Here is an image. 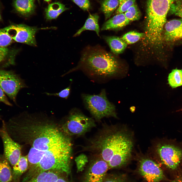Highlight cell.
Instances as JSON below:
<instances>
[{"label":"cell","mask_w":182,"mask_h":182,"mask_svg":"<svg viewBox=\"0 0 182 182\" xmlns=\"http://www.w3.org/2000/svg\"><path fill=\"white\" fill-rule=\"evenodd\" d=\"M71 91L70 85L61 91L59 92L56 93H50L45 92L44 93L49 96H54L67 99Z\"/></svg>","instance_id":"cell-31"},{"label":"cell","mask_w":182,"mask_h":182,"mask_svg":"<svg viewBox=\"0 0 182 182\" xmlns=\"http://www.w3.org/2000/svg\"><path fill=\"white\" fill-rule=\"evenodd\" d=\"M139 164L140 174L147 182H160L164 178L162 170L153 160L147 158H142Z\"/></svg>","instance_id":"cell-12"},{"label":"cell","mask_w":182,"mask_h":182,"mask_svg":"<svg viewBox=\"0 0 182 182\" xmlns=\"http://www.w3.org/2000/svg\"><path fill=\"white\" fill-rule=\"evenodd\" d=\"M80 69L91 76L106 78L119 75L120 65L111 54L97 46L84 49L79 64L73 70Z\"/></svg>","instance_id":"cell-3"},{"label":"cell","mask_w":182,"mask_h":182,"mask_svg":"<svg viewBox=\"0 0 182 182\" xmlns=\"http://www.w3.org/2000/svg\"><path fill=\"white\" fill-rule=\"evenodd\" d=\"M12 40L5 28L0 29V47H7L12 43Z\"/></svg>","instance_id":"cell-27"},{"label":"cell","mask_w":182,"mask_h":182,"mask_svg":"<svg viewBox=\"0 0 182 182\" xmlns=\"http://www.w3.org/2000/svg\"><path fill=\"white\" fill-rule=\"evenodd\" d=\"M125 178L121 175H107L103 182H128Z\"/></svg>","instance_id":"cell-32"},{"label":"cell","mask_w":182,"mask_h":182,"mask_svg":"<svg viewBox=\"0 0 182 182\" xmlns=\"http://www.w3.org/2000/svg\"><path fill=\"white\" fill-rule=\"evenodd\" d=\"M163 39L169 44L182 39V18L172 20L166 23Z\"/></svg>","instance_id":"cell-13"},{"label":"cell","mask_w":182,"mask_h":182,"mask_svg":"<svg viewBox=\"0 0 182 182\" xmlns=\"http://www.w3.org/2000/svg\"><path fill=\"white\" fill-rule=\"evenodd\" d=\"M3 102L8 105H12V104L8 100L5 93L0 87V102Z\"/></svg>","instance_id":"cell-34"},{"label":"cell","mask_w":182,"mask_h":182,"mask_svg":"<svg viewBox=\"0 0 182 182\" xmlns=\"http://www.w3.org/2000/svg\"><path fill=\"white\" fill-rule=\"evenodd\" d=\"M99 16L97 14H90L84 25L74 35V37L78 36L83 31L86 30L94 31L99 36V27L98 24Z\"/></svg>","instance_id":"cell-17"},{"label":"cell","mask_w":182,"mask_h":182,"mask_svg":"<svg viewBox=\"0 0 182 182\" xmlns=\"http://www.w3.org/2000/svg\"><path fill=\"white\" fill-rule=\"evenodd\" d=\"M168 83L172 88L182 85V69L172 70L168 77Z\"/></svg>","instance_id":"cell-23"},{"label":"cell","mask_w":182,"mask_h":182,"mask_svg":"<svg viewBox=\"0 0 182 182\" xmlns=\"http://www.w3.org/2000/svg\"><path fill=\"white\" fill-rule=\"evenodd\" d=\"M0 136L3 144V155L9 163L13 166L17 163L21 156V147L8 133L4 121H3L2 126L0 128Z\"/></svg>","instance_id":"cell-9"},{"label":"cell","mask_w":182,"mask_h":182,"mask_svg":"<svg viewBox=\"0 0 182 182\" xmlns=\"http://www.w3.org/2000/svg\"><path fill=\"white\" fill-rule=\"evenodd\" d=\"M77 172L82 171L88 162V158L85 154H81L75 159Z\"/></svg>","instance_id":"cell-28"},{"label":"cell","mask_w":182,"mask_h":182,"mask_svg":"<svg viewBox=\"0 0 182 182\" xmlns=\"http://www.w3.org/2000/svg\"><path fill=\"white\" fill-rule=\"evenodd\" d=\"M136 0H118V7L116 14L124 13L131 6L135 4Z\"/></svg>","instance_id":"cell-29"},{"label":"cell","mask_w":182,"mask_h":182,"mask_svg":"<svg viewBox=\"0 0 182 182\" xmlns=\"http://www.w3.org/2000/svg\"><path fill=\"white\" fill-rule=\"evenodd\" d=\"M172 182H182V174L178 176Z\"/></svg>","instance_id":"cell-35"},{"label":"cell","mask_w":182,"mask_h":182,"mask_svg":"<svg viewBox=\"0 0 182 182\" xmlns=\"http://www.w3.org/2000/svg\"><path fill=\"white\" fill-rule=\"evenodd\" d=\"M130 22L126 17L124 13L117 14L105 22L101 30L119 29L128 24Z\"/></svg>","instance_id":"cell-15"},{"label":"cell","mask_w":182,"mask_h":182,"mask_svg":"<svg viewBox=\"0 0 182 182\" xmlns=\"http://www.w3.org/2000/svg\"><path fill=\"white\" fill-rule=\"evenodd\" d=\"M169 11L182 18V3L177 2L173 4L171 6Z\"/></svg>","instance_id":"cell-30"},{"label":"cell","mask_w":182,"mask_h":182,"mask_svg":"<svg viewBox=\"0 0 182 182\" xmlns=\"http://www.w3.org/2000/svg\"><path fill=\"white\" fill-rule=\"evenodd\" d=\"M68 9L64 5L59 2L52 3L49 5L45 9L46 18L48 20L56 19Z\"/></svg>","instance_id":"cell-19"},{"label":"cell","mask_w":182,"mask_h":182,"mask_svg":"<svg viewBox=\"0 0 182 182\" xmlns=\"http://www.w3.org/2000/svg\"><path fill=\"white\" fill-rule=\"evenodd\" d=\"M84 11H88L90 7L88 0H71Z\"/></svg>","instance_id":"cell-33"},{"label":"cell","mask_w":182,"mask_h":182,"mask_svg":"<svg viewBox=\"0 0 182 182\" xmlns=\"http://www.w3.org/2000/svg\"><path fill=\"white\" fill-rule=\"evenodd\" d=\"M124 14L130 21L138 20L141 15L140 10L135 4L130 6L124 12Z\"/></svg>","instance_id":"cell-26"},{"label":"cell","mask_w":182,"mask_h":182,"mask_svg":"<svg viewBox=\"0 0 182 182\" xmlns=\"http://www.w3.org/2000/svg\"><path fill=\"white\" fill-rule=\"evenodd\" d=\"M133 146L131 138L127 132L105 125L83 148L100 157L111 169L120 168L128 163Z\"/></svg>","instance_id":"cell-2"},{"label":"cell","mask_w":182,"mask_h":182,"mask_svg":"<svg viewBox=\"0 0 182 182\" xmlns=\"http://www.w3.org/2000/svg\"><path fill=\"white\" fill-rule=\"evenodd\" d=\"M12 5L15 12L25 17L33 14L36 7L34 0H13Z\"/></svg>","instance_id":"cell-14"},{"label":"cell","mask_w":182,"mask_h":182,"mask_svg":"<svg viewBox=\"0 0 182 182\" xmlns=\"http://www.w3.org/2000/svg\"><path fill=\"white\" fill-rule=\"evenodd\" d=\"M130 110L131 112H134L135 110V107L134 106L131 107L130 108Z\"/></svg>","instance_id":"cell-37"},{"label":"cell","mask_w":182,"mask_h":182,"mask_svg":"<svg viewBox=\"0 0 182 182\" xmlns=\"http://www.w3.org/2000/svg\"><path fill=\"white\" fill-rule=\"evenodd\" d=\"M0 118H1V116H0Z\"/></svg>","instance_id":"cell-39"},{"label":"cell","mask_w":182,"mask_h":182,"mask_svg":"<svg viewBox=\"0 0 182 182\" xmlns=\"http://www.w3.org/2000/svg\"><path fill=\"white\" fill-rule=\"evenodd\" d=\"M178 0H148L145 32L153 37H161L171 6Z\"/></svg>","instance_id":"cell-4"},{"label":"cell","mask_w":182,"mask_h":182,"mask_svg":"<svg viewBox=\"0 0 182 182\" xmlns=\"http://www.w3.org/2000/svg\"><path fill=\"white\" fill-rule=\"evenodd\" d=\"M3 9V7L2 3L0 1V21L2 20V12Z\"/></svg>","instance_id":"cell-36"},{"label":"cell","mask_w":182,"mask_h":182,"mask_svg":"<svg viewBox=\"0 0 182 182\" xmlns=\"http://www.w3.org/2000/svg\"><path fill=\"white\" fill-rule=\"evenodd\" d=\"M104 38L109 45L111 51L116 54L123 52L127 46L121 38L118 37L105 36Z\"/></svg>","instance_id":"cell-18"},{"label":"cell","mask_w":182,"mask_h":182,"mask_svg":"<svg viewBox=\"0 0 182 182\" xmlns=\"http://www.w3.org/2000/svg\"><path fill=\"white\" fill-rule=\"evenodd\" d=\"M96 126L93 119L74 109L70 111L61 130L69 136H79L84 135Z\"/></svg>","instance_id":"cell-6"},{"label":"cell","mask_w":182,"mask_h":182,"mask_svg":"<svg viewBox=\"0 0 182 182\" xmlns=\"http://www.w3.org/2000/svg\"><path fill=\"white\" fill-rule=\"evenodd\" d=\"M82 97L85 107L96 120L117 117L115 106L108 100L105 89L97 95L83 94Z\"/></svg>","instance_id":"cell-5"},{"label":"cell","mask_w":182,"mask_h":182,"mask_svg":"<svg viewBox=\"0 0 182 182\" xmlns=\"http://www.w3.org/2000/svg\"><path fill=\"white\" fill-rule=\"evenodd\" d=\"M119 5L118 0H103L101 4V9L106 19L109 18Z\"/></svg>","instance_id":"cell-24"},{"label":"cell","mask_w":182,"mask_h":182,"mask_svg":"<svg viewBox=\"0 0 182 182\" xmlns=\"http://www.w3.org/2000/svg\"><path fill=\"white\" fill-rule=\"evenodd\" d=\"M144 36V33L132 31L126 33L121 38L127 44H131L136 42Z\"/></svg>","instance_id":"cell-25"},{"label":"cell","mask_w":182,"mask_h":182,"mask_svg":"<svg viewBox=\"0 0 182 182\" xmlns=\"http://www.w3.org/2000/svg\"><path fill=\"white\" fill-rule=\"evenodd\" d=\"M12 179L9 163L4 155L0 154V182H10Z\"/></svg>","instance_id":"cell-20"},{"label":"cell","mask_w":182,"mask_h":182,"mask_svg":"<svg viewBox=\"0 0 182 182\" xmlns=\"http://www.w3.org/2000/svg\"><path fill=\"white\" fill-rule=\"evenodd\" d=\"M44 0L47 2H50L51 0Z\"/></svg>","instance_id":"cell-38"},{"label":"cell","mask_w":182,"mask_h":182,"mask_svg":"<svg viewBox=\"0 0 182 182\" xmlns=\"http://www.w3.org/2000/svg\"><path fill=\"white\" fill-rule=\"evenodd\" d=\"M156 151L162 163L170 169H176L182 161V148L174 144L160 143Z\"/></svg>","instance_id":"cell-7"},{"label":"cell","mask_w":182,"mask_h":182,"mask_svg":"<svg viewBox=\"0 0 182 182\" xmlns=\"http://www.w3.org/2000/svg\"><path fill=\"white\" fill-rule=\"evenodd\" d=\"M27 119L16 125L14 138L30 145L27 156L30 165L39 173L51 170L68 175L73 154L70 137L52 124Z\"/></svg>","instance_id":"cell-1"},{"label":"cell","mask_w":182,"mask_h":182,"mask_svg":"<svg viewBox=\"0 0 182 182\" xmlns=\"http://www.w3.org/2000/svg\"><path fill=\"white\" fill-rule=\"evenodd\" d=\"M59 172L48 171L40 172L28 182H56L60 176Z\"/></svg>","instance_id":"cell-21"},{"label":"cell","mask_w":182,"mask_h":182,"mask_svg":"<svg viewBox=\"0 0 182 182\" xmlns=\"http://www.w3.org/2000/svg\"><path fill=\"white\" fill-rule=\"evenodd\" d=\"M0 87L15 103L19 91L28 86L24 80L14 72L0 70Z\"/></svg>","instance_id":"cell-8"},{"label":"cell","mask_w":182,"mask_h":182,"mask_svg":"<svg viewBox=\"0 0 182 182\" xmlns=\"http://www.w3.org/2000/svg\"><path fill=\"white\" fill-rule=\"evenodd\" d=\"M5 28L8 31L14 32V34L10 35L13 40L17 42L33 46H35L36 44V33L41 29L23 24L12 25Z\"/></svg>","instance_id":"cell-11"},{"label":"cell","mask_w":182,"mask_h":182,"mask_svg":"<svg viewBox=\"0 0 182 182\" xmlns=\"http://www.w3.org/2000/svg\"><path fill=\"white\" fill-rule=\"evenodd\" d=\"M28 165L27 155L21 156L17 163L14 166L12 170V178L15 180L27 170Z\"/></svg>","instance_id":"cell-22"},{"label":"cell","mask_w":182,"mask_h":182,"mask_svg":"<svg viewBox=\"0 0 182 182\" xmlns=\"http://www.w3.org/2000/svg\"><path fill=\"white\" fill-rule=\"evenodd\" d=\"M18 50L0 47V66L6 67L14 65L15 56Z\"/></svg>","instance_id":"cell-16"},{"label":"cell","mask_w":182,"mask_h":182,"mask_svg":"<svg viewBox=\"0 0 182 182\" xmlns=\"http://www.w3.org/2000/svg\"><path fill=\"white\" fill-rule=\"evenodd\" d=\"M84 175L82 182H103L109 169L107 163L94 155Z\"/></svg>","instance_id":"cell-10"}]
</instances>
